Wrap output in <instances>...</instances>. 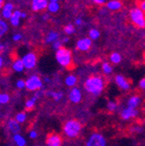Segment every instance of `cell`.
Segmentation results:
<instances>
[{"instance_id": "cell-1", "label": "cell", "mask_w": 145, "mask_h": 146, "mask_svg": "<svg viewBox=\"0 0 145 146\" xmlns=\"http://www.w3.org/2000/svg\"><path fill=\"white\" fill-rule=\"evenodd\" d=\"M84 89L92 96H100L104 89V79L100 75L89 76L84 82Z\"/></svg>"}, {"instance_id": "cell-2", "label": "cell", "mask_w": 145, "mask_h": 146, "mask_svg": "<svg viewBox=\"0 0 145 146\" xmlns=\"http://www.w3.org/2000/svg\"><path fill=\"white\" fill-rule=\"evenodd\" d=\"M55 58H56L57 63L63 68H70L72 66L73 58L72 52L67 48H61L60 50L56 51L55 53Z\"/></svg>"}, {"instance_id": "cell-3", "label": "cell", "mask_w": 145, "mask_h": 146, "mask_svg": "<svg viewBox=\"0 0 145 146\" xmlns=\"http://www.w3.org/2000/svg\"><path fill=\"white\" fill-rule=\"evenodd\" d=\"M82 129L81 123L75 119L66 121L63 125V132L68 138H76Z\"/></svg>"}, {"instance_id": "cell-4", "label": "cell", "mask_w": 145, "mask_h": 146, "mask_svg": "<svg viewBox=\"0 0 145 146\" xmlns=\"http://www.w3.org/2000/svg\"><path fill=\"white\" fill-rule=\"evenodd\" d=\"M130 19L134 25L139 29L145 27V12L139 7H134L130 10Z\"/></svg>"}, {"instance_id": "cell-5", "label": "cell", "mask_w": 145, "mask_h": 146, "mask_svg": "<svg viewBox=\"0 0 145 146\" xmlns=\"http://www.w3.org/2000/svg\"><path fill=\"white\" fill-rule=\"evenodd\" d=\"M43 87V80L39 75H31L25 80V88L29 91H38Z\"/></svg>"}, {"instance_id": "cell-6", "label": "cell", "mask_w": 145, "mask_h": 146, "mask_svg": "<svg viewBox=\"0 0 145 146\" xmlns=\"http://www.w3.org/2000/svg\"><path fill=\"white\" fill-rule=\"evenodd\" d=\"M85 146H107V140L102 134L94 132L89 135L88 139L85 142Z\"/></svg>"}, {"instance_id": "cell-7", "label": "cell", "mask_w": 145, "mask_h": 146, "mask_svg": "<svg viewBox=\"0 0 145 146\" xmlns=\"http://www.w3.org/2000/svg\"><path fill=\"white\" fill-rule=\"evenodd\" d=\"M21 60H23L25 69H27V70H32V69H34L35 67H36L37 62H38V57H37L36 53L29 52L23 55Z\"/></svg>"}, {"instance_id": "cell-8", "label": "cell", "mask_w": 145, "mask_h": 146, "mask_svg": "<svg viewBox=\"0 0 145 146\" xmlns=\"http://www.w3.org/2000/svg\"><path fill=\"white\" fill-rule=\"evenodd\" d=\"M115 82L117 86L120 89H122V90H129L131 88L130 81L125 76L121 75V74H118V75L115 76Z\"/></svg>"}, {"instance_id": "cell-9", "label": "cell", "mask_w": 145, "mask_h": 146, "mask_svg": "<svg viewBox=\"0 0 145 146\" xmlns=\"http://www.w3.org/2000/svg\"><path fill=\"white\" fill-rule=\"evenodd\" d=\"M62 137L57 133H51L47 136L46 145L47 146H61L62 145Z\"/></svg>"}, {"instance_id": "cell-10", "label": "cell", "mask_w": 145, "mask_h": 146, "mask_svg": "<svg viewBox=\"0 0 145 146\" xmlns=\"http://www.w3.org/2000/svg\"><path fill=\"white\" fill-rule=\"evenodd\" d=\"M91 45H92V40H90L89 38H82L77 41L76 49L81 52H86L90 49Z\"/></svg>"}, {"instance_id": "cell-11", "label": "cell", "mask_w": 145, "mask_h": 146, "mask_svg": "<svg viewBox=\"0 0 145 146\" xmlns=\"http://www.w3.org/2000/svg\"><path fill=\"white\" fill-rule=\"evenodd\" d=\"M68 98L71 103H73V104L80 103L81 100H82L81 90H80L79 88H77V87H73V88H71V90L69 91Z\"/></svg>"}, {"instance_id": "cell-12", "label": "cell", "mask_w": 145, "mask_h": 146, "mask_svg": "<svg viewBox=\"0 0 145 146\" xmlns=\"http://www.w3.org/2000/svg\"><path fill=\"white\" fill-rule=\"evenodd\" d=\"M138 115V110L137 109H132V108H125L121 112V118L125 121L127 120H131V119L135 118Z\"/></svg>"}, {"instance_id": "cell-13", "label": "cell", "mask_w": 145, "mask_h": 146, "mask_svg": "<svg viewBox=\"0 0 145 146\" xmlns=\"http://www.w3.org/2000/svg\"><path fill=\"white\" fill-rule=\"evenodd\" d=\"M13 8L14 5L10 2H6L4 4V6L2 7V10H1V16L5 19H10V17L13 14Z\"/></svg>"}, {"instance_id": "cell-14", "label": "cell", "mask_w": 145, "mask_h": 146, "mask_svg": "<svg viewBox=\"0 0 145 146\" xmlns=\"http://www.w3.org/2000/svg\"><path fill=\"white\" fill-rule=\"evenodd\" d=\"M49 2L48 0H33L32 1V9L34 11H42L44 9L48 8Z\"/></svg>"}, {"instance_id": "cell-15", "label": "cell", "mask_w": 145, "mask_h": 146, "mask_svg": "<svg viewBox=\"0 0 145 146\" xmlns=\"http://www.w3.org/2000/svg\"><path fill=\"white\" fill-rule=\"evenodd\" d=\"M7 128L10 133H12L13 135L15 134H19L21 132V124L16 121L15 119H10L7 123Z\"/></svg>"}, {"instance_id": "cell-16", "label": "cell", "mask_w": 145, "mask_h": 146, "mask_svg": "<svg viewBox=\"0 0 145 146\" xmlns=\"http://www.w3.org/2000/svg\"><path fill=\"white\" fill-rule=\"evenodd\" d=\"M141 104V98L137 94L130 96L127 100V107L132 108V109H137L139 107V105Z\"/></svg>"}, {"instance_id": "cell-17", "label": "cell", "mask_w": 145, "mask_h": 146, "mask_svg": "<svg viewBox=\"0 0 145 146\" xmlns=\"http://www.w3.org/2000/svg\"><path fill=\"white\" fill-rule=\"evenodd\" d=\"M107 8L112 11H117L122 8V2L119 0H110L107 2Z\"/></svg>"}, {"instance_id": "cell-18", "label": "cell", "mask_w": 145, "mask_h": 146, "mask_svg": "<svg viewBox=\"0 0 145 146\" xmlns=\"http://www.w3.org/2000/svg\"><path fill=\"white\" fill-rule=\"evenodd\" d=\"M59 40V34L55 31H51V32L48 33V35L45 38V42L47 44H53L56 41Z\"/></svg>"}, {"instance_id": "cell-19", "label": "cell", "mask_w": 145, "mask_h": 146, "mask_svg": "<svg viewBox=\"0 0 145 146\" xmlns=\"http://www.w3.org/2000/svg\"><path fill=\"white\" fill-rule=\"evenodd\" d=\"M21 13L23 12L19 11V10H14L13 14H12V16L10 17V23H11L13 27H17L18 25H19V21H21Z\"/></svg>"}, {"instance_id": "cell-20", "label": "cell", "mask_w": 145, "mask_h": 146, "mask_svg": "<svg viewBox=\"0 0 145 146\" xmlns=\"http://www.w3.org/2000/svg\"><path fill=\"white\" fill-rule=\"evenodd\" d=\"M25 69V65H23V62L21 59H15L12 62V70L15 71V72H23Z\"/></svg>"}, {"instance_id": "cell-21", "label": "cell", "mask_w": 145, "mask_h": 146, "mask_svg": "<svg viewBox=\"0 0 145 146\" xmlns=\"http://www.w3.org/2000/svg\"><path fill=\"white\" fill-rule=\"evenodd\" d=\"M77 81H78V79H77V77L74 74H69V75H67L65 78V84L68 87H72V88L75 87Z\"/></svg>"}, {"instance_id": "cell-22", "label": "cell", "mask_w": 145, "mask_h": 146, "mask_svg": "<svg viewBox=\"0 0 145 146\" xmlns=\"http://www.w3.org/2000/svg\"><path fill=\"white\" fill-rule=\"evenodd\" d=\"M13 142L16 144V146H25L27 145V140L21 134H15L13 135Z\"/></svg>"}, {"instance_id": "cell-23", "label": "cell", "mask_w": 145, "mask_h": 146, "mask_svg": "<svg viewBox=\"0 0 145 146\" xmlns=\"http://www.w3.org/2000/svg\"><path fill=\"white\" fill-rule=\"evenodd\" d=\"M46 94L51 96L55 102H60L63 98V92L62 91H47Z\"/></svg>"}, {"instance_id": "cell-24", "label": "cell", "mask_w": 145, "mask_h": 146, "mask_svg": "<svg viewBox=\"0 0 145 146\" xmlns=\"http://www.w3.org/2000/svg\"><path fill=\"white\" fill-rule=\"evenodd\" d=\"M37 100H38V98H36V96H33V98H29V100L25 102V109L27 110V111H32L33 109L35 108V106H36V103H37Z\"/></svg>"}, {"instance_id": "cell-25", "label": "cell", "mask_w": 145, "mask_h": 146, "mask_svg": "<svg viewBox=\"0 0 145 146\" xmlns=\"http://www.w3.org/2000/svg\"><path fill=\"white\" fill-rule=\"evenodd\" d=\"M109 59H110V61H111L113 64H119L121 61H122V56H121L119 53L114 52V53H112V54L110 55Z\"/></svg>"}, {"instance_id": "cell-26", "label": "cell", "mask_w": 145, "mask_h": 146, "mask_svg": "<svg viewBox=\"0 0 145 146\" xmlns=\"http://www.w3.org/2000/svg\"><path fill=\"white\" fill-rule=\"evenodd\" d=\"M60 9V4L58 2H49L48 5V10L51 13H56V12L59 11Z\"/></svg>"}, {"instance_id": "cell-27", "label": "cell", "mask_w": 145, "mask_h": 146, "mask_svg": "<svg viewBox=\"0 0 145 146\" xmlns=\"http://www.w3.org/2000/svg\"><path fill=\"white\" fill-rule=\"evenodd\" d=\"M102 72H104V74L109 75V74H111V73L113 72V67H112V65L109 62H104V63L102 64Z\"/></svg>"}, {"instance_id": "cell-28", "label": "cell", "mask_w": 145, "mask_h": 146, "mask_svg": "<svg viewBox=\"0 0 145 146\" xmlns=\"http://www.w3.org/2000/svg\"><path fill=\"white\" fill-rule=\"evenodd\" d=\"M100 36V33L96 29H91L88 32V38L90 40H98Z\"/></svg>"}, {"instance_id": "cell-29", "label": "cell", "mask_w": 145, "mask_h": 146, "mask_svg": "<svg viewBox=\"0 0 145 146\" xmlns=\"http://www.w3.org/2000/svg\"><path fill=\"white\" fill-rule=\"evenodd\" d=\"M27 113H25V112H21V113H17V114L15 115V120L18 122L19 124H23V123H25V121H27Z\"/></svg>"}, {"instance_id": "cell-30", "label": "cell", "mask_w": 145, "mask_h": 146, "mask_svg": "<svg viewBox=\"0 0 145 146\" xmlns=\"http://www.w3.org/2000/svg\"><path fill=\"white\" fill-rule=\"evenodd\" d=\"M117 108H118V104L116 103V102H114V100H110V102H108L107 109H108L109 112H111V113L115 112L116 110H117Z\"/></svg>"}, {"instance_id": "cell-31", "label": "cell", "mask_w": 145, "mask_h": 146, "mask_svg": "<svg viewBox=\"0 0 145 146\" xmlns=\"http://www.w3.org/2000/svg\"><path fill=\"white\" fill-rule=\"evenodd\" d=\"M7 31H8V25L5 23V21L1 19V21H0V36H2Z\"/></svg>"}, {"instance_id": "cell-32", "label": "cell", "mask_w": 145, "mask_h": 146, "mask_svg": "<svg viewBox=\"0 0 145 146\" xmlns=\"http://www.w3.org/2000/svg\"><path fill=\"white\" fill-rule=\"evenodd\" d=\"M74 32H75V27H74V25H71V23H69V25L64 27V33H65L66 35L70 36V35L74 34Z\"/></svg>"}, {"instance_id": "cell-33", "label": "cell", "mask_w": 145, "mask_h": 146, "mask_svg": "<svg viewBox=\"0 0 145 146\" xmlns=\"http://www.w3.org/2000/svg\"><path fill=\"white\" fill-rule=\"evenodd\" d=\"M10 100V96L8 94H0V104L1 105H6Z\"/></svg>"}, {"instance_id": "cell-34", "label": "cell", "mask_w": 145, "mask_h": 146, "mask_svg": "<svg viewBox=\"0 0 145 146\" xmlns=\"http://www.w3.org/2000/svg\"><path fill=\"white\" fill-rule=\"evenodd\" d=\"M52 48L56 51L60 50L61 48H63V42L60 41V40H58V41H56L55 43L52 44Z\"/></svg>"}, {"instance_id": "cell-35", "label": "cell", "mask_w": 145, "mask_h": 146, "mask_svg": "<svg viewBox=\"0 0 145 146\" xmlns=\"http://www.w3.org/2000/svg\"><path fill=\"white\" fill-rule=\"evenodd\" d=\"M16 87L18 89H23V88H25V80L23 79H18L15 83Z\"/></svg>"}, {"instance_id": "cell-36", "label": "cell", "mask_w": 145, "mask_h": 146, "mask_svg": "<svg viewBox=\"0 0 145 146\" xmlns=\"http://www.w3.org/2000/svg\"><path fill=\"white\" fill-rule=\"evenodd\" d=\"M29 136H30L31 139H36L38 137V132L36 130H31L30 133H29Z\"/></svg>"}, {"instance_id": "cell-37", "label": "cell", "mask_w": 145, "mask_h": 146, "mask_svg": "<svg viewBox=\"0 0 145 146\" xmlns=\"http://www.w3.org/2000/svg\"><path fill=\"white\" fill-rule=\"evenodd\" d=\"M21 38H23V36H21V34H14L13 36H12V40H13L14 42H18V41H21Z\"/></svg>"}, {"instance_id": "cell-38", "label": "cell", "mask_w": 145, "mask_h": 146, "mask_svg": "<svg viewBox=\"0 0 145 146\" xmlns=\"http://www.w3.org/2000/svg\"><path fill=\"white\" fill-rule=\"evenodd\" d=\"M139 88L142 89V90H145V77H143L139 81Z\"/></svg>"}, {"instance_id": "cell-39", "label": "cell", "mask_w": 145, "mask_h": 146, "mask_svg": "<svg viewBox=\"0 0 145 146\" xmlns=\"http://www.w3.org/2000/svg\"><path fill=\"white\" fill-rule=\"evenodd\" d=\"M45 94V91L43 90V89H40V90H38V91H36V94H35V96L36 98H42V96Z\"/></svg>"}, {"instance_id": "cell-40", "label": "cell", "mask_w": 145, "mask_h": 146, "mask_svg": "<svg viewBox=\"0 0 145 146\" xmlns=\"http://www.w3.org/2000/svg\"><path fill=\"white\" fill-rule=\"evenodd\" d=\"M91 1H92L93 3H95V4H98V5H102L107 2V0H91Z\"/></svg>"}, {"instance_id": "cell-41", "label": "cell", "mask_w": 145, "mask_h": 146, "mask_svg": "<svg viewBox=\"0 0 145 146\" xmlns=\"http://www.w3.org/2000/svg\"><path fill=\"white\" fill-rule=\"evenodd\" d=\"M131 131H132V132H135V133H141V132H142V128H140V127H132Z\"/></svg>"}, {"instance_id": "cell-42", "label": "cell", "mask_w": 145, "mask_h": 146, "mask_svg": "<svg viewBox=\"0 0 145 146\" xmlns=\"http://www.w3.org/2000/svg\"><path fill=\"white\" fill-rule=\"evenodd\" d=\"M75 23H76V25L80 27V25H82V23H83V21H82L81 18H76V19H75Z\"/></svg>"}, {"instance_id": "cell-43", "label": "cell", "mask_w": 145, "mask_h": 146, "mask_svg": "<svg viewBox=\"0 0 145 146\" xmlns=\"http://www.w3.org/2000/svg\"><path fill=\"white\" fill-rule=\"evenodd\" d=\"M139 8H141L143 11L145 12V0H142V1L140 2V4H139Z\"/></svg>"}, {"instance_id": "cell-44", "label": "cell", "mask_w": 145, "mask_h": 146, "mask_svg": "<svg viewBox=\"0 0 145 146\" xmlns=\"http://www.w3.org/2000/svg\"><path fill=\"white\" fill-rule=\"evenodd\" d=\"M3 65H4V60H3V57L1 56L0 57V67H3Z\"/></svg>"}, {"instance_id": "cell-45", "label": "cell", "mask_w": 145, "mask_h": 146, "mask_svg": "<svg viewBox=\"0 0 145 146\" xmlns=\"http://www.w3.org/2000/svg\"><path fill=\"white\" fill-rule=\"evenodd\" d=\"M43 19L44 21H46V19H49V14H44V16H43Z\"/></svg>"}, {"instance_id": "cell-46", "label": "cell", "mask_w": 145, "mask_h": 146, "mask_svg": "<svg viewBox=\"0 0 145 146\" xmlns=\"http://www.w3.org/2000/svg\"><path fill=\"white\" fill-rule=\"evenodd\" d=\"M62 42H63V43H68L69 39L67 38V36H65V38H63V41H62Z\"/></svg>"}, {"instance_id": "cell-47", "label": "cell", "mask_w": 145, "mask_h": 146, "mask_svg": "<svg viewBox=\"0 0 145 146\" xmlns=\"http://www.w3.org/2000/svg\"><path fill=\"white\" fill-rule=\"evenodd\" d=\"M3 6H4V0H0V7L2 8Z\"/></svg>"}, {"instance_id": "cell-48", "label": "cell", "mask_w": 145, "mask_h": 146, "mask_svg": "<svg viewBox=\"0 0 145 146\" xmlns=\"http://www.w3.org/2000/svg\"><path fill=\"white\" fill-rule=\"evenodd\" d=\"M25 17H27V13L23 12V13H21V18H25Z\"/></svg>"}, {"instance_id": "cell-49", "label": "cell", "mask_w": 145, "mask_h": 146, "mask_svg": "<svg viewBox=\"0 0 145 146\" xmlns=\"http://www.w3.org/2000/svg\"><path fill=\"white\" fill-rule=\"evenodd\" d=\"M44 80H45V82H48V83H49V82L51 81L50 78H49V77H45V79H44Z\"/></svg>"}, {"instance_id": "cell-50", "label": "cell", "mask_w": 145, "mask_h": 146, "mask_svg": "<svg viewBox=\"0 0 145 146\" xmlns=\"http://www.w3.org/2000/svg\"><path fill=\"white\" fill-rule=\"evenodd\" d=\"M0 50H1V51L4 50V46H3V44H1V45H0Z\"/></svg>"}, {"instance_id": "cell-51", "label": "cell", "mask_w": 145, "mask_h": 146, "mask_svg": "<svg viewBox=\"0 0 145 146\" xmlns=\"http://www.w3.org/2000/svg\"><path fill=\"white\" fill-rule=\"evenodd\" d=\"M59 0H50V2H58Z\"/></svg>"}]
</instances>
